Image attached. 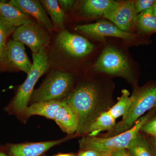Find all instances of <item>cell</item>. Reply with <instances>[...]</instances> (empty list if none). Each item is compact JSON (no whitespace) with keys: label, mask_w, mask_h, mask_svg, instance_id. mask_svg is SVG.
<instances>
[{"label":"cell","mask_w":156,"mask_h":156,"mask_svg":"<svg viewBox=\"0 0 156 156\" xmlns=\"http://www.w3.org/2000/svg\"><path fill=\"white\" fill-rule=\"evenodd\" d=\"M49 68L47 49L37 54L33 53V63L30 72L24 83L20 86L17 93L5 110L10 114L21 115L25 113L34 88L39 78Z\"/></svg>","instance_id":"2"},{"label":"cell","mask_w":156,"mask_h":156,"mask_svg":"<svg viewBox=\"0 0 156 156\" xmlns=\"http://www.w3.org/2000/svg\"><path fill=\"white\" fill-rule=\"evenodd\" d=\"M152 11L155 17H156V2L154 3V4L153 6Z\"/></svg>","instance_id":"31"},{"label":"cell","mask_w":156,"mask_h":156,"mask_svg":"<svg viewBox=\"0 0 156 156\" xmlns=\"http://www.w3.org/2000/svg\"><path fill=\"white\" fill-rule=\"evenodd\" d=\"M54 156H77L76 155L72 154H59L56 155Z\"/></svg>","instance_id":"30"},{"label":"cell","mask_w":156,"mask_h":156,"mask_svg":"<svg viewBox=\"0 0 156 156\" xmlns=\"http://www.w3.org/2000/svg\"><path fill=\"white\" fill-rule=\"evenodd\" d=\"M137 15L134 2L127 1L120 2L119 5L104 17L113 23L120 30L130 33L136 28Z\"/></svg>","instance_id":"9"},{"label":"cell","mask_w":156,"mask_h":156,"mask_svg":"<svg viewBox=\"0 0 156 156\" xmlns=\"http://www.w3.org/2000/svg\"><path fill=\"white\" fill-rule=\"evenodd\" d=\"M0 17L16 28L35 23L33 17L22 13L9 2L4 1H0Z\"/></svg>","instance_id":"15"},{"label":"cell","mask_w":156,"mask_h":156,"mask_svg":"<svg viewBox=\"0 0 156 156\" xmlns=\"http://www.w3.org/2000/svg\"><path fill=\"white\" fill-rule=\"evenodd\" d=\"M56 42L62 50L75 57L86 56L95 48L94 45L84 37L66 30H62L58 34Z\"/></svg>","instance_id":"10"},{"label":"cell","mask_w":156,"mask_h":156,"mask_svg":"<svg viewBox=\"0 0 156 156\" xmlns=\"http://www.w3.org/2000/svg\"><path fill=\"white\" fill-rule=\"evenodd\" d=\"M151 116L148 114L140 117L132 128L115 136L105 137L83 136L79 141L81 150L95 151L103 156H108L112 152L117 150L127 149L139 133L141 127Z\"/></svg>","instance_id":"3"},{"label":"cell","mask_w":156,"mask_h":156,"mask_svg":"<svg viewBox=\"0 0 156 156\" xmlns=\"http://www.w3.org/2000/svg\"><path fill=\"white\" fill-rule=\"evenodd\" d=\"M0 66L13 68L28 74L32 66L25 52L24 44L20 42L11 40L8 41Z\"/></svg>","instance_id":"8"},{"label":"cell","mask_w":156,"mask_h":156,"mask_svg":"<svg viewBox=\"0 0 156 156\" xmlns=\"http://www.w3.org/2000/svg\"><path fill=\"white\" fill-rule=\"evenodd\" d=\"M120 3L112 0H87L83 3L82 11L89 17L104 16L113 10Z\"/></svg>","instance_id":"16"},{"label":"cell","mask_w":156,"mask_h":156,"mask_svg":"<svg viewBox=\"0 0 156 156\" xmlns=\"http://www.w3.org/2000/svg\"><path fill=\"white\" fill-rule=\"evenodd\" d=\"M64 140L6 145L9 156H41L46 151L58 145Z\"/></svg>","instance_id":"13"},{"label":"cell","mask_w":156,"mask_h":156,"mask_svg":"<svg viewBox=\"0 0 156 156\" xmlns=\"http://www.w3.org/2000/svg\"><path fill=\"white\" fill-rule=\"evenodd\" d=\"M108 156H131L128 153V151L125 149L117 150L112 152Z\"/></svg>","instance_id":"28"},{"label":"cell","mask_w":156,"mask_h":156,"mask_svg":"<svg viewBox=\"0 0 156 156\" xmlns=\"http://www.w3.org/2000/svg\"><path fill=\"white\" fill-rule=\"evenodd\" d=\"M45 10L48 11L54 27L63 30L65 15L56 0H41L40 1Z\"/></svg>","instance_id":"19"},{"label":"cell","mask_w":156,"mask_h":156,"mask_svg":"<svg viewBox=\"0 0 156 156\" xmlns=\"http://www.w3.org/2000/svg\"><path fill=\"white\" fill-rule=\"evenodd\" d=\"M140 131L151 135L154 137H156V116L147 120L143 125Z\"/></svg>","instance_id":"24"},{"label":"cell","mask_w":156,"mask_h":156,"mask_svg":"<svg viewBox=\"0 0 156 156\" xmlns=\"http://www.w3.org/2000/svg\"><path fill=\"white\" fill-rule=\"evenodd\" d=\"M152 143L153 144L156 150V137H154Z\"/></svg>","instance_id":"32"},{"label":"cell","mask_w":156,"mask_h":156,"mask_svg":"<svg viewBox=\"0 0 156 156\" xmlns=\"http://www.w3.org/2000/svg\"><path fill=\"white\" fill-rule=\"evenodd\" d=\"M75 29L99 41L104 40L107 37H116L127 40H131L135 37V35L123 32L112 23L105 20H99L91 24L77 25Z\"/></svg>","instance_id":"11"},{"label":"cell","mask_w":156,"mask_h":156,"mask_svg":"<svg viewBox=\"0 0 156 156\" xmlns=\"http://www.w3.org/2000/svg\"><path fill=\"white\" fill-rule=\"evenodd\" d=\"M94 69L97 71L122 76L128 80L132 78L128 59L122 52L113 47H107L103 50L94 65Z\"/></svg>","instance_id":"6"},{"label":"cell","mask_w":156,"mask_h":156,"mask_svg":"<svg viewBox=\"0 0 156 156\" xmlns=\"http://www.w3.org/2000/svg\"><path fill=\"white\" fill-rule=\"evenodd\" d=\"M12 39L28 46L33 53L35 54L47 49L50 41L48 30L38 22L17 27Z\"/></svg>","instance_id":"7"},{"label":"cell","mask_w":156,"mask_h":156,"mask_svg":"<svg viewBox=\"0 0 156 156\" xmlns=\"http://www.w3.org/2000/svg\"><path fill=\"white\" fill-rule=\"evenodd\" d=\"M116 119L108 111H104L95 119L89 128L88 136H95L101 131H110L116 125Z\"/></svg>","instance_id":"20"},{"label":"cell","mask_w":156,"mask_h":156,"mask_svg":"<svg viewBox=\"0 0 156 156\" xmlns=\"http://www.w3.org/2000/svg\"><path fill=\"white\" fill-rule=\"evenodd\" d=\"M127 150L131 156H156V150L153 143H151L140 133Z\"/></svg>","instance_id":"18"},{"label":"cell","mask_w":156,"mask_h":156,"mask_svg":"<svg viewBox=\"0 0 156 156\" xmlns=\"http://www.w3.org/2000/svg\"><path fill=\"white\" fill-rule=\"evenodd\" d=\"M129 95L130 93L128 90H123L122 95L118 98V102L108 111L115 119L122 116L123 119L128 113L132 102L131 98L129 97Z\"/></svg>","instance_id":"22"},{"label":"cell","mask_w":156,"mask_h":156,"mask_svg":"<svg viewBox=\"0 0 156 156\" xmlns=\"http://www.w3.org/2000/svg\"><path fill=\"white\" fill-rule=\"evenodd\" d=\"M100 99L97 88L90 84L80 86L64 98L77 114L78 134H87L92 123L102 112L100 110Z\"/></svg>","instance_id":"1"},{"label":"cell","mask_w":156,"mask_h":156,"mask_svg":"<svg viewBox=\"0 0 156 156\" xmlns=\"http://www.w3.org/2000/svg\"><path fill=\"white\" fill-rule=\"evenodd\" d=\"M24 14H28L37 20L48 30H54L53 23L46 13L44 8L37 0H11L9 2Z\"/></svg>","instance_id":"12"},{"label":"cell","mask_w":156,"mask_h":156,"mask_svg":"<svg viewBox=\"0 0 156 156\" xmlns=\"http://www.w3.org/2000/svg\"><path fill=\"white\" fill-rule=\"evenodd\" d=\"M73 83L72 76L69 73L54 72L46 78L38 89L34 90L30 100L34 103L62 100L69 92Z\"/></svg>","instance_id":"5"},{"label":"cell","mask_w":156,"mask_h":156,"mask_svg":"<svg viewBox=\"0 0 156 156\" xmlns=\"http://www.w3.org/2000/svg\"><path fill=\"white\" fill-rule=\"evenodd\" d=\"M131 97L132 102L126 116L109 131L105 137L115 136L128 131L146 112L156 108V85L143 87Z\"/></svg>","instance_id":"4"},{"label":"cell","mask_w":156,"mask_h":156,"mask_svg":"<svg viewBox=\"0 0 156 156\" xmlns=\"http://www.w3.org/2000/svg\"><path fill=\"white\" fill-rule=\"evenodd\" d=\"M16 28L0 17V61L5 53L8 39L13 35Z\"/></svg>","instance_id":"23"},{"label":"cell","mask_w":156,"mask_h":156,"mask_svg":"<svg viewBox=\"0 0 156 156\" xmlns=\"http://www.w3.org/2000/svg\"><path fill=\"white\" fill-rule=\"evenodd\" d=\"M0 156H9L6 146H0Z\"/></svg>","instance_id":"29"},{"label":"cell","mask_w":156,"mask_h":156,"mask_svg":"<svg viewBox=\"0 0 156 156\" xmlns=\"http://www.w3.org/2000/svg\"><path fill=\"white\" fill-rule=\"evenodd\" d=\"M58 2L59 6L65 13L72 10L76 3L75 1L72 0H59Z\"/></svg>","instance_id":"26"},{"label":"cell","mask_w":156,"mask_h":156,"mask_svg":"<svg viewBox=\"0 0 156 156\" xmlns=\"http://www.w3.org/2000/svg\"><path fill=\"white\" fill-rule=\"evenodd\" d=\"M77 156H103L100 153L93 150L81 151Z\"/></svg>","instance_id":"27"},{"label":"cell","mask_w":156,"mask_h":156,"mask_svg":"<svg viewBox=\"0 0 156 156\" xmlns=\"http://www.w3.org/2000/svg\"><path fill=\"white\" fill-rule=\"evenodd\" d=\"M136 28L140 34L156 33V17L153 12L152 8L138 14Z\"/></svg>","instance_id":"21"},{"label":"cell","mask_w":156,"mask_h":156,"mask_svg":"<svg viewBox=\"0 0 156 156\" xmlns=\"http://www.w3.org/2000/svg\"><path fill=\"white\" fill-rule=\"evenodd\" d=\"M156 0H137L134 2L135 10L137 14L152 8Z\"/></svg>","instance_id":"25"},{"label":"cell","mask_w":156,"mask_h":156,"mask_svg":"<svg viewBox=\"0 0 156 156\" xmlns=\"http://www.w3.org/2000/svg\"><path fill=\"white\" fill-rule=\"evenodd\" d=\"M62 103L63 100L36 102L28 107L25 114L28 117L39 115L50 119L54 120L55 113Z\"/></svg>","instance_id":"17"},{"label":"cell","mask_w":156,"mask_h":156,"mask_svg":"<svg viewBox=\"0 0 156 156\" xmlns=\"http://www.w3.org/2000/svg\"><path fill=\"white\" fill-rule=\"evenodd\" d=\"M54 121L62 131L68 134H72L77 130L79 117L76 112L66 100L55 113Z\"/></svg>","instance_id":"14"}]
</instances>
